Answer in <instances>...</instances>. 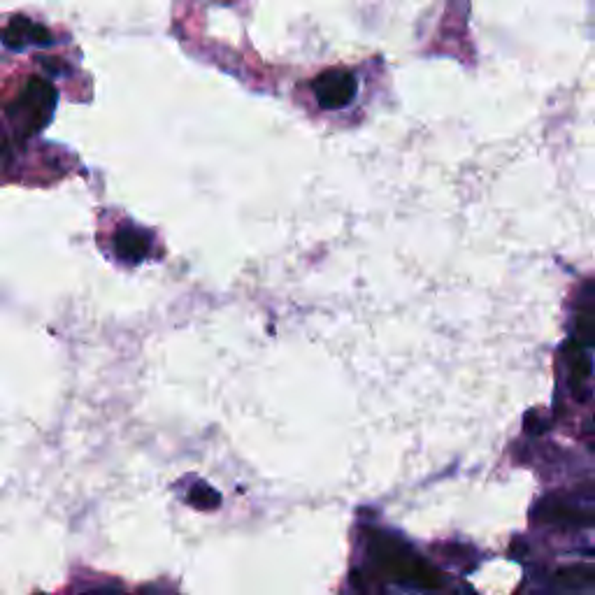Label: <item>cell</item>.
<instances>
[{"label": "cell", "instance_id": "obj_5", "mask_svg": "<svg viewBox=\"0 0 595 595\" xmlns=\"http://www.w3.org/2000/svg\"><path fill=\"white\" fill-rule=\"evenodd\" d=\"M556 579L563 586H570V589H584V586L595 584V568H584V565H577V568H565V570H558Z\"/></svg>", "mask_w": 595, "mask_h": 595}, {"label": "cell", "instance_id": "obj_6", "mask_svg": "<svg viewBox=\"0 0 595 595\" xmlns=\"http://www.w3.org/2000/svg\"><path fill=\"white\" fill-rule=\"evenodd\" d=\"M570 370H572V382L582 384L586 377L591 375V361L586 356L584 344H579L577 340L570 342Z\"/></svg>", "mask_w": 595, "mask_h": 595}, {"label": "cell", "instance_id": "obj_2", "mask_svg": "<svg viewBox=\"0 0 595 595\" xmlns=\"http://www.w3.org/2000/svg\"><path fill=\"white\" fill-rule=\"evenodd\" d=\"M56 100H59V96H56V89L52 84L47 80H40V77H31L12 110L21 112V119L26 121V133H33L52 119Z\"/></svg>", "mask_w": 595, "mask_h": 595}, {"label": "cell", "instance_id": "obj_8", "mask_svg": "<svg viewBox=\"0 0 595 595\" xmlns=\"http://www.w3.org/2000/svg\"><path fill=\"white\" fill-rule=\"evenodd\" d=\"M577 342L579 344H589V347H593L595 344V307H591V310H586L579 314L577 319Z\"/></svg>", "mask_w": 595, "mask_h": 595}, {"label": "cell", "instance_id": "obj_4", "mask_svg": "<svg viewBox=\"0 0 595 595\" xmlns=\"http://www.w3.org/2000/svg\"><path fill=\"white\" fill-rule=\"evenodd\" d=\"M147 238L133 228H124L114 235V252L126 263H140L147 256Z\"/></svg>", "mask_w": 595, "mask_h": 595}, {"label": "cell", "instance_id": "obj_7", "mask_svg": "<svg viewBox=\"0 0 595 595\" xmlns=\"http://www.w3.org/2000/svg\"><path fill=\"white\" fill-rule=\"evenodd\" d=\"M189 503L193 507H198V510H217L221 505V496L212 489V486L196 484L189 493Z\"/></svg>", "mask_w": 595, "mask_h": 595}, {"label": "cell", "instance_id": "obj_11", "mask_svg": "<svg viewBox=\"0 0 595 595\" xmlns=\"http://www.w3.org/2000/svg\"><path fill=\"white\" fill-rule=\"evenodd\" d=\"M40 63H45L47 70H52V73H56V70H61L63 63L61 61H54V59H45V56H40Z\"/></svg>", "mask_w": 595, "mask_h": 595}, {"label": "cell", "instance_id": "obj_3", "mask_svg": "<svg viewBox=\"0 0 595 595\" xmlns=\"http://www.w3.org/2000/svg\"><path fill=\"white\" fill-rule=\"evenodd\" d=\"M312 89L321 107H326V110H340V107L349 105L356 96V77L347 73V70H328V73H321L314 80Z\"/></svg>", "mask_w": 595, "mask_h": 595}, {"label": "cell", "instance_id": "obj_9", "mask_svg": "<svg viewBox=\"0 0 595 595\" xmlns=\"http://www.w3.org/2000/svg\"><path fill=\"white\" fill-rule=\"evenodd\" d=\"M0 42H3V45L10 47V49H24L26 47V40L21 38V35L10 26L0 31Z\"/></svg>", "mask_w": 595, "mask_h": 595}, {"label": "cell", "instance_id": "obj_1", "mask_svg": "<svg viewBox=\"0 0 595 595\" xmlns=\"http://www.w3.org/2000/svg\"><path fill=\"white\" fill-rule=\"evenodd\" d=\"M372 556H375V561L382 565L389 575L400 579V582L424 586V589H440V586H444L440 572L428 568L424 561L414 558L410 551L403 549L396 542L377 540L375 547H372Z\"/></svg>", "mask_w": 595, "mask_h": 595}, {"label": "cell", "instance_id": "obj_10", "mask_svg": "<svg viewBox=\"0 0 595 595\" xmlns=\"http://www.w3.org/2000/svg\"><path fill=\"white\" fill-rule=\"evenodd\" d=\"M28 42H35V45H49V42H52V33H49L42 24H33L31 33H28Z\"/></svg>", "mask_w": 595, "mask_h": 595}]
</instances>
